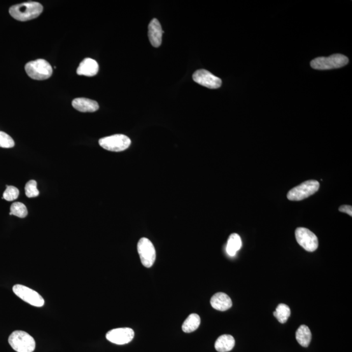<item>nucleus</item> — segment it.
I'll use <instances>...</instances> for the list:
<instances>
[{"instance_id":"1","label":"nucleus","mask_w":352,"mask_h":352,"mask_svg":"<svg viewBox=\"0 0 352 352\" xmlns=\"http://www.w3.org/2000/svg\"><path fill=\"white\" fill-rule=\"evenodd\" d=\"M43 11V7L41 4L29 2L11 7L9 13L16 20L28 21L38 17Z\"/></svg>"},{"instance_id":"2","label":"nucleus","mask_w":352,"mask_h":352,"mask_svg":"<svg viewBox=\"0 0 352 352\" xmlns=\"http://www.w3.org/2000/svg\"><path fill=\"white\" fill-rule=\"evenodd\" d=\"M9 343L17 352H33L36 349V341L29 333L15 331L9 337Z\"/></svg>"},{"instance_id":"3","label":"nucleus","mask_w":352,"mask_h":352,"mask_svg":"<svg viewBox=\"0 0 352 352\" xmlns=\"http://www.w3.org/2000/svg\"><path fill=\"white\" fill-rule=\"evenodd\" d=\"M25 72L30 78L37 80H44L52 74V68L47 61L39 59L30 62L25 65Z\"/></svg>"},{"instance_id":"4","label":"nucleus","mask_w":352,"mask_h":352,"mask_svg":"<svg viewBox=\"0 0 352 352\" xmlns=\"http://www.w3.org/2000/svg\"><path fill=\"white\" fill-rule=\"evenodd\" d=\"M349 60L344 55H333L330 57H320L312 60V68L316 70H330L340 68L348 64Z\"/></svg>"},{"instance_id":"5","label":"nucleus","mask_w":352,"mask_h":352,"mask_svg":"<svg viewBox=\"0 0 352 352\" xmlns=\"http://www.w3.org/2000/svg\"><path fill=\"white\" fill-rule=\"evenodd\" d=\"M320 183L316 180H309L289 191L287 198L291 201H300L311 197L318 191Z\"/></svg>"},{"instance_id":"6","label":"nucleus","mask_w":352,"mask_h":352,"mask_svg":"<svg viewBox=\"0 0 352 352\" xmlns=\"http://www.w3.org/2000/svg\"><path fill=\"white\" fill-rule=\"evenodd\" d=\"M99 143L104 150L120 152L127 150L131 144V141L125 135L115 134L100 139Z\"/></svg>"},{"instance_id":"7","label":"nucleus","mask_w":352,"mask_h":352,"mask_svg":"<svg viewBox=\"0 0 352 352\" xmlns=\"http://www.w3.org/2000/svg\"><path fill=\"white\" fill-rule=\"evenodd\" d=\"M13 292L27 304L37 307L45 305V300L36 291L21 284H16L13 287Z\"/></svg>"},{"instance_id":"8","label":"nucleus","mask_w":352,"mask_h":352,"mask_svg":"<svg viewBox=\"0 0 352 352\" xmlns=\"http://www.w3.org/2000/svg\"><path fill=\"white\" fill-rule=\"evenodd\" d=\"M137 249L142 265L148 268L152 266L156 259V251L150 240L142 237L139 240Z\"/></svg>"},{"instance_id":"9","label":"nucleus","mask_w":352,"mask_h":352,"mask_svg":"<svg viewBox=\"0 0 352 352\" xmlns=\"http://www.w3.org/2000/svg\"><path fill=\"white\" fill-rule=\"evenodd\" d=\"M295 234L296 241L305 250L314 252L318 249V237L311 230L305 228H297Z\"/></svg>"},{"instance_id":"10","label":"nucleus","mask_w":352,"mask_h":352,"mask_svg":"<svg viewBox=\"0 0 352 352\" xmlns=\"http://www.w3.org/2000/svg\"><path fill=\"white\" fill-rule=\"evenodd\" d=\"M193 78L195 83L210 89H218L222 85L221 78L205 69L198 70L193 74Z\"/></svg>"},{"instance_id":"11","label":"nucleus","mask_w":352,"mask_h":352,"mask_svg":"<svg viewBox=\"0 0 352 352\" xmlns=\"http://www.w3.org/2000/svg\"><path fill=\"white\" fill-rule=\"evenodd\" d=\"M134 337V332L129 328H116L106 333V338L112 343L123 345L129 343Z\"/></svg>"},{"instance_id":"12","label":"nucleus","mask_w":352,"mask_h":352,"mask_svg":"<svg viewBox=\"0 0 352 352\" xmlns=\"http://www.w3.org/2000/svg\"><path fill=\"white\" fill-rule=\"evenodd\" d=\"M164 32L161 25L157 18H153L148 26V37L150 43L154 47L157 48L162 43V37Z\"/></svg>"},{"instance_id":"13","label":"nucleus","mask_w":352,"mask_h":352,"mask_svg":"<svg viewBox=\"0 0 352 352\" xmlns=\"http://www.w3.org/2000/svg\"><path fill=\"white\" fill-rule=\"evenodd\" d=\"M210 304L213 309L220 311H226L232 306V300L225 293L219 292L212 296Z\"/></svg>"},{"instance_id":"14","label":"nucleus","mask_w":352,"mask_h":352,"mask_svg":"<svg viewBox=\"0 0 352 352\" xmlns=\"http://www.w3.org/2000/svg\"><path fill=\"white\" fill-rule=\"evenodd\" d=\"M72 105L81 113H94L99 109V104L96 101L83 97L74 99Z\"/></svg>"},{"instance_id":"15","label":"nucleus","mask_w":352,"mask_h":352,"mask_svg":"<svg viewBox=\"0 0 352 352\" xmlns=\"http://www.w3.org/2000/svg\"><path fill=\"white\" fill-rule=\"evenodd\" d=\"M99 71V64L92 58H86L79 65L76 73L78 75L93 76Z\"/></svg>"},{"instance_id":"16","label":"nucleus","mask_w":352,"mask_h":352,"mask_svg":"<svg viewBox=\"0 0 352 352\" xmlns=\"http://www.w3.org/2000/svg\"><path fill=\"white\" fill-rule=\"evenodd\" d=\"M234 338L230 335H223L216 339L214 348L219 352H228L232 350L235 346Z\"/></svg>"},{"instance_id":"17","label":"nucleus","mask_w":352,"mask_h":352,"mask_svg":"<svg viewBox=\"0 0 352 352\" xmlns=\"http://www.w3.org/2000/svg\"><path fill=\"white\" fill-rule=\"evenodd\" d=\"M296 340L301 346L307 347L309 346L312 339L311 330L307 326H301L295 333Z\"/></svg>"},{"instance_id":"18","label":"nucleus","mask_w":352,"mask_h":352,"mask_svg":"<svg viewBox=\"0 0 352 352\" xmlns=\"http://www.w3.org/2000/svg\"><path fill=\"white\" fill-rule=\"evenodd\" d=\"M200 318L197 314H191L186 318L182 326V330L186 333H192L199 328Z\"/></svg>"},{"instance_id":"19","label":"nucleus","mask_w":352,"mask_h":352,"mask_svg":"<svg viewBox=\"0 0 352 352\" xmlns=\"http://www.w3.org/2000/svg\"><path fill=\"white\" fill-rule=\"evenodd\" d=\"M242 242L241 237L237 234H232L230 235L228 240L227 251L228 255L234 256L237 252L241 249Z\"/></svg>"},{"instance_id":"20","label":"nucleus","mask_w":352,"mask_h":352,"mask_svg":"<svg viewBox=\"0 0 352 352\" xmlns=\"http://www.w3.org/2000/svg\"><path fill=\"white\" fill-rule=\"evenodd\" d=\"M291 311L290 307L286 304H279L276 308V311L274 312V315L280 323H284L288 321L290 316Z\"/></svg>"},{"instance_id":"21","label":"nucleus","mask_w":352,"mask_h":352,"mask_svg":"<svg viewBox=\"0 0 352 352\" xmlns=\"http://www.w3.org/2000/svg\"><path fill=\"white\" fill-rule=\"evenodd\" d=\"M9 214L19 218H25L28 215V209L22 203L15 202L11 205Z\"/></svg>"},{"instance_id":"22","label":"nucleus","mask_w":352,"mask_h":352,"mask_svg":"<svg viewBox=\"0 0 352 352\" xmlns=\"http://www.w3.org/2000/svg\"><path fill=\"white\" fill-rule=\"evenodd\" d=\"M19 193V190L15 186L7 185L2 199L9 202L14 201V200L18 199Z\"/></svg>"},{"instance_id":"23","label":"nucleus","mask_w":352,"mask_h":352,"mask_svg":"<svg viewBox=\"0 0 352 352\" xmlns=\"http://www.w3.org/2000/svg\"><path fill=\"white\" fill-rule=\"evenodd\" d=\"M37 182L35 180H30L25 184V193L27 197L34 198L38 197L39 191L37 189Z\"/></svg>"},{"instance_id":"24","label":"nucleus","mask_w":352,"mask_h":352,"mask_svg":"<svg viewBox=\"0 0 352 352\" xmlns=\"http://www.w3.org/2000/svg\"><path fill=\"white\" fill-rule=\"evenodd\" d=\"M15 146V141L9 134L0 131V147L3 148H11Z\"/></svg>"},{"instance_id":"25","label":"nucleus","mask_w":352,"mask_h":352,"mask_svg":"<svg viewBox=\"0 0 352 352\" xmlns=\"http://www.w3.org/2000/svg\"><path fill=\"white\" fill-rule=\"evenodd\" d=\"M339 210L342 213L348 214L349 215L352 216V207L348 205H343L339 207Z\"/></svg>"}]
</instances>
